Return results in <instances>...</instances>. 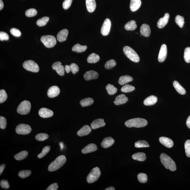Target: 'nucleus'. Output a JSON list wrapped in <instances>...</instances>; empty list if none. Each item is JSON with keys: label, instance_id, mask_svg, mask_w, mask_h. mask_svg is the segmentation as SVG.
<instances>
[{"label": "nucleus", "instance_id": "37", "mask_svg": "<svg viewBox=\"0 0 190 190\" xmlns=\"http://www.w3.org/2000/svg\"><path fill=\"white\" fill-rule=\"evenodd\" d=\"M135 147L137 148H145L149 147L148 142L145 140H140L136 142L134 144Z\"/></svg>", "mask_w": 190, "mask_h": 190}, {"label": "nucleus", "instance_id": "12", "mask_svg": "<svg viewBox=\"0 0 190 190\" xmlns=\"http://www.w3.org/2000/svg\"><path fill=\"white\" fill-rule=\"evenodd\" d=\"M52 68L56 70L57 73L60 76H63L65 74V68L61 65V63L58 61L54 63L52 65Z\"/></svg>", "mask_w": 190, "mask_h": 190}, {"label": "nucleus", "instance_id": "26", "mask_svg": "<svg viewBox=\"0 0 190 190\" xmlns=\"http://www.w3.org/2000/svg\"><path fill=\"white\" fill-rule=\"evenodd\" d=\"M86 4L87 11L92 13L96 9V4L95 0H86Z\"/></svg>", "mask_w": 190, "mask_h": 190}, {"label": "nucleus", "instance_id": "56", "mask_svg": "<svg viewBox=\"0 0 190 190\" xmlns=\"http://www.w3.org/2000/svg\"><path fill=\"white\" fill-rule=\"evenodd\" d=\"M58 185L57 183H54L49 186L46 190H57L58 188Z\"/></svg>", "mask_w": 190, "mask_h": 190}, {"label": "nucleus", "instance_id": "18", "mask_svg": "<svg viewBox=\"0 0 190 190\" xmlns=\"http://www.w3.org/2000/svg\"><path fill=\"white\" fill-rule=\"evenodd\" d=\"M68 33V31L67 29H64L60 31L57 35V39L60 42H64L67 39Z\"/></svg>", "mask_w": 190, "mask_h": 190}, {"label": "nucleus", "instance_id": "13", "mask_svg": "<svg viewBox=\"0 0 190 190\" xmlns=\"http://www.w3.org/2000/svg\"><path fill=\"white\" fill-rule=\"evenodd\" d=\"M60 93V90L58 86H54L50 87L47 92V95L49 97L53 98L57 96Z\"/></svg>", "mask_w": 190, "mask_h": 190}, {"label": "nucleus", "instance_id": "15", "mask_svg": "<svg viewBox=\"0 0 190 190\" xmlns=\"http://www.w3.org/2000/svg\"><path fill=\"white\" fill-rule=\"evenodd\" d=\"M98 76V74L94 70L87 71L85 73L84 76V79L87 81L97 79Z\"/></svg>", "mask_w": 190, "mask_h": 190}, {"label": "nucleus", "instance_id": "19", "mask_svg": "<svg viewBox=\"0 0 190 190\" xmlns=\"http://www.w3.org/2000/svg\"><path fill=\"white\" fill-rule=\"evenodd\" d=\"M105 125V123L103 119H98L93 121L91 126L92 129L94 130L104 126Z\"/></svg>", "mask_w": 190, "mask_h": 190}, {"label": "nucleus", "instance_id": "57", "mask_svg": "<svg viewBox=\"0 0 190 190\" xmlns=\"http://www.w3.org/2000/svg\"><path fill=\"white\" fill-rule=\"evenodd\" d=\"M5 165L4 164L1 165L0 166V175H1L3 171L5 168Z\"/></svg>", "mask_w": 190, "mask_h": 190}, {"label": "nucleus", "instance_id": "38", "mask_svg": "<svg viewBox=\"0 0 190 190\" xmlns=\"http://www.w3.org/2000/svg\"><path fill=\"white\" fill-rule=\"evenodd\" d=\"M49 19H50V18L48 17H44L38 19L37 21L36 24L39 27H43V26L46 25Z\"/></svg>", "mask_w": 190, "mask_h": 190}, {"label": "nucleus", "instance_id": "53", "mask_svg": "<svg viewBox=\"0 0 190 190\" xmlns=\"http://www.w3.org/2000/svg\"><path fill=\"white\" fill-rule=\"evenodd\" d=\"M10 33L15 37H19L21 35V32L17 29L13 28L10 30Z\"/></svg>", "mask_w": 190, "mask_h": 190}, {"label": "nucleus", "instance_id": "17", "mask_svg": "<svg viewBox=\"0 0 190 190\" xmlns=\"http://www.w3.org/2000/svg\"><path fill=\"white\" fill-rule=\"evenodd\" d=\"M98 147L96 145L94 144H89L84 148H83L82 152V154H86L88 153L93 152L97 151Z\"/></svg>", "mask_w": 190, "mask_h": 190}, {"label": "nucleus", "instance_id": "22", "mask_svg": "<svg viewBox=\"0 0 190 190\" xmlns=\"http://www.w3.org/2000/svg\"><path fill=\"white\" fill-rule=\"evenodd\" d=\"M159 141L161 143L168 148H171L174 145V142L171 139L166 137H161L159 138Z\"/></svg>", "mask_w": 190, "mask_h": 190}, {"label": "nucleus", "instance_id": "23", "mask_svg": "<svg viewBox=\"0 0 190 190\" xmlns=\"http://www.w3.org/2000/svg\"><path fill=\"white\" fill-rule=\"evenodd\" d=\"M91 130V128L89 126L85 125L78 131L77 134L78 136L82 137L90 134Z\"/></svg>", "mask_w": 190, "mask_h": 190}, {"label": "nucleus", "instance_id": "31", "mask_svg": "<svg viewBox=\"0 0 190 190\" xmlns=\"http://www.w3.org/2000/svg\"><path fill=\"white\" fill-rule=\"evenodd\" d=\"M100 59L98 55L93 53L90 54L87 59V61L89 63H96Z\"/></svg>", "mask_w": 190, "mask_h": 190}, {"label": "nucleus", "instance_id": "59", "mask_svg": "<svg viewBox=\"0 0 190 190\" xmlns=\"http://www.w3.org/2000/svg\"><path fill=\"white\" fill-rule=\"evenodd\" d=\"M187 126L190 129V116L188 117L186 122Z\"/></svg>", "mask_w": 190, "mask_h": 190}, {"label": "nucleus", "instance_id": "7", "mask_svg": "<svg viewBox=\"0 0 190 190\" xmlns=\"http://www.w3.org/2000/svg\"><path fill=\"white\" fill-rule=\"evenodd\" d=\"M31 105L27 100H24L21 102L18 105L17 111L19 114L25 115L28 114L30 111Z\"/></svg>", "mask_w": 190, "mask_h": 190}, {"label": "nucleus", "instance_id": "54", "mask_svg": "<svg viewBox=\"0 0 190 190\" xmlns=\"http://www.w3.org/2000/svg\"><path fill=\"white\" fill-rule=\"evenodd\" d=\"M9 36L5 32L1 31L0 32V40L1 41H7L9 39Z\"/></svg>", "mask_w": 190, "mask_h": 190}, {"label": "nucleus", "instance_id": "50", "mask_svg": "<svg viewBox=\"0 0 190 190\" xmlns=\"http://www.w3.org/2000/svg\"><path fill=\"white\" fill-rule=\"evenodd\" d=\"M7 120L5 118L1 116L0 117V128L2 129H4L7 126Z\"/></svg>", "mask_w": 190, "mask_h": 190}, {"label": "nucleus", "instance_id": "47", "mask_svg": "<svg viewBox=\"0 0 190 190\" xmlns=\"http://www.w3.org/2000/svg\"><path fill=\"white\" fill-rule=\"evenodd\" d=\"M37 12L36 9H30L26 11L25 15L27 17H33L37 14Z\"/></svg>", "mask_w": 190, "mask_h": 190}, {"label": "nucleus", "instance_id": "8", "mask_svg": "<svg viewBox=\"0 0 190 190\" xmlns=\"http://www.w3.org/2000/svg\"><path fill=\"white\" fill-rule=\"evenodd\" d=\"M23 67L26 70L33 72L37 73L39 71V66L34 61L27 60L23 64Z\"/></svg>", "mask_w": 190, "mask_h": 190}, {"label": "nucleus", "instance_id": "4", "mask_svg": "<svg viewBox=\"0 0 190 190\" xmlns=\"http://www.w3.org/2000/svg\"><path fill=\"white\" fill-rule=\"evenodd\" d=\"M123 50L125 56L130 60L135 62H139L140 59L138 55L131 47L126 46L124 47Z\"/></svg>", "mask_w": 190, "mask_h": 190}, {"label": "nucleus", "instance_id": "42", "mask_svg": "<svg viewBox=\"0 0 190 190\" xmlns=\"http://www.w3.org/2000/svg\"><path fill=\"white\" fill-rule=\"evenodd\" d=\"M137 179L140 183H145L148 181V177L147 174L145 173H140L138 175Z\"/></svg>", "mask_w": 190, "mask_h": 190}, {"label": "nucleus", "instance_id": "11", "mask_svg": "<svg viewBox=\"0 0 190 190\" xmlns=\"http://www.w3.org/2000/svg\"><path fill=\"white\" fill-rule=\"evenodd\" d=\"M167 54V49L166 44H162L161 46L160 52L158 56V60L159 62H162L166 59Z\"/></svg>", "mask_w": 190, "mask_h": 190}, {"label": "nucleus", "instance_id": "6", "mask_svg": "<svg viewBox=\"0 0 190 190\" xmlns=\"http://www.w3.org/2000/svg\"><path fill=\"white\" fill-rule=\"evenodd\" d=\"M101 175V171L98 167H95L92 170L87 177V181L89 183H94L98 180Z\"/></svg>", "mask_w": 190, "mask_h": 190}, {"label": "nucleus", "instance_id": "36", "mask_svg": "<svg viewBox=\"0 0 190 190\" xmlns=\"http://www.w3.org/2000/svg\"><path fill=\"white\" fill-rule=\"evenodd\" d=\"M106 88L108 94L110 95L114 94L117 91V88L110 84H108L106 87Z\"/></svg>", "mask_w": 190, "mask_h": 190}, {"label": "nucleus", "instance_id": "2", "mask_svg": "<svg viewBox=\"0 0 190 190\" xmlns=\"http://www.w3.org/2000/svg\"><path fill=\"white\" fill-rule=\"evenodd\" d=\"M125 124L126 126L128 128H139L146 126L148 124V122L145 119L142 118H135L127 120Z\"/></svg>", "mask_w": 190, "mask_h": 190}, {"label": "nucleus", "instance_id": "40", "mask_svg": "<svg viewBox=\"0 0 190 190\" xmlns=\"http://www.w3.org/2000/svg\"><path fill=\"white\" fill-rule=\"evenodd\" d=\"M48 135L45 133H40L37 134L35 136V139L36 140L39 141H43L46 140L48 138Z\"/></svg>", "mask_w": 190, "mask_h": 190}, {"label": "nucleus", "instance_id": "34", "mask_svg": "<svg viewBox=\"0 0 190 190\" xmlns=\"http://www.w3.org/2000/svg\"><path fill=\"white\" fill-rule=\"evenodd\" d=\"M28 154V153L27 151H23L15 155L14 157L17 160H22L27 157Z\"/></svg>", "mask_w": 190, "mask_h": 190}, {"label": "nucleus", "instance_id": "46", "mask_svg": "<svg viewBox=\"0 0 190 190\" xmlns=\"http://www.w3.org/2000/svg\"><path fill=\"white\" fill-rule=\"evenodd\" d=\"M31 171L30 170H24L19 171L18 173V176L21 178H25L29 177L31 174Z\"/></svg>", "mask_w": 190, "mask_h": 190}, {"label": "nucleus", "instance_id": "10", "mask_svg": "<svg viewBox=\"0 0 190 190\" xmlns=\"http://www.w3.org/2000/svg\"><path fill=\"white\" fill-rule=\"evenodd\" d=\"M111 27V21L108 18H106L104 21L101 28V33L102 34L105 36L108 35L109 33Z\"/></svg>", "mask_w": 190, "mask_h": 190}, {"label": "nucleus", "instance_id": "60", "mask_svg": "<svg viewBox=\"0 0 190 190\" xmlns=\"http://www.w3.org/2000/svg\"><path fill=\"white\" fill-rule=\"evenodd\" d=\"M4 7V3L2 0H0V10L2 9Z\"/></svg>", "mask_w": 190, "mask_h": 190}, {"label": "nucleus", "instance_id": "5", "mask_svg": "<svg viewBox=\"0 0 190 190\" xmlns=\"http://www.w3.org/2000/svg\"><path fill=\"white\" fill-rule=\"evenodd\" d=\"M41 41L45 46L48 48L53 47L56 44V38L52 35H44L41 37Z\"/></svg>", "mask_w": 190, "mask_h": 190}, {"label": "nucleus", "instance_id": "58", "mask_svg": "<svg viewBox=\"0 0 190 190\" xmlns=\"http://www.w3.org/2000/svg\"><path fill=\"white\" fill-rule=\"evenodd\" d=\"M65 70L66 72V73H69L70 71H71V70H70V66L68 65H66L65 66Z\"/></svg>", "mask_w": 190, "mask_h": 190}, {"label": "nucleus", "instance_id": "29", "mask_svg": "<svg viewBox=\"0 0 190 190\" xmlns=\"http://www.w3.org/2000/svg\"><path fill=\"white\" fill-rule=\"evenodd\" d=\"M173 85L176 91L179 94L181 95H184L186 94V91L185 89L183 87H182L177 81H174L173 82Z\"/></svg>", "mask_w": 190, "mask_h": 190}, {"label": "nucleus", "instance_id": "9", "mask_svg": "<svg viewBox=\"0 0 190 190\" xmlns=\"http://www.w3.org/2000/svg\"><path fill=\"white\" fill-rule=\"evenodd\" d=\"M32 130L30 126L26 124H21L16 128V132L18 134L25 135L29 134Z\"/></svg>", "mask_w": 190, "mask_h": 190}, {"label": "nucleus", "instance_id": "51", "mask_svg": "<svg viewBox=\"0 0 190 190\" xmlns=\"http://www.w3.org/2000/svg\"><path fill=\"white\" fill-rule=\"evenodd\" d=\"M70 70L72 72L73 74H75L76 73H77L79 70V68L78 66L76 65V64L75 63H72L70 64Z\"/></svg>", "mask_w": 190, "mask_h": 190}, {"label": "nucleus", "instance_id": "45", "mask_svg": "<svg viewBox=\"0 0 190 190\" xmlns=\"http://www.w3.org/2000/svg\"><path fill=\"white\" fill-rule=\"evenodd\" d=\"M184 59L187 63H190V47H187L185 49Z\"/></svg>", "mask_w": 190, "mask_h": 190}, {"label": "nucleus", "instance_id": "16", "mask_svg": "<svg viewBox=\"0 0 190 190\" xmlns=\"http://www.w3.org/2000/svg\"><path fill=\"white\" fill-rule=\"evenodd\" d=\"M169 18V14L168 13H166L163 17L159 19L157 23V26L159 28L161 29L164 27L168 22Z\"/></svg>", "mask_w": 190, "mask_h": 190}, {"label": "nucleus", "instance_id": "35", "mask_svg": "<svg viewBox=\"0 0 190 190\" xmlns=\"http://www.w3.org/2000/svg\"><path fill=\"white\" fill-rule=\"evenodd\" d=\"M94 102L93 99L90 98H86L81 100L80 104L82 107H86L92 105Z\"/></svg>", "mask_w": 190, "mask_h": 190}, {"label": "nucleus", "instance_id": "48", "mask_svg": "<svg viewBox=\"0 0 190 190\" xmlns=\"http://www.w3.org/2000/svg\"><path fill=\"white\" fill-rule=\"evenodd\" d=\"M7 93L4 90H1L0 91V103H2L5 102L7 99Z\"/></svg>", "mask_w": 190, "mask_h": 190}, {"label": "nucleus", "instance_id": "1", "mask_svg": "<svg viewBox=\"0 0 190 190\" xmlns=\"http://www.w3.org/2000/svg\"><path fill=\"white\" fill-rule=\"evenodd\" d=\"M160 160L162 165L167 169L171 171H175L177 169L175 162L171 158L164 153H162L160 155Z\"/></svg>", "mask_w": 190, "mask_h": 190}, {"label": "nucleus", "instance_id": "61", "mask_svg": "<svg viewBox=\"0 0 190 190\" xmlns=\"http://www.w3.org/2000/svg\"><path fill=\"white\" fill-rule=\"evenodd\" d=\"M115 190V188L114 187H108V188H106V189H105V190Z\"/></svg>", "mask_w": 190, "mask_h": 190}, {"label": "nucleus", "instance_id": "28", "mask_svg": "<svg viewBox=\"0 0 190 190\" xmlns=\"http://www.w3.org/2000/svg\"><path fill=\"white\" fill-rule=\"evenodd\" d=\"M133 80V78L129 76H121L119 79L118 83L120 85H123L131 82Z\"/></svg>", "mask_w": 190, "mask_h": 190}, {"label": "nucleus", "instance_id": "41", "mask_svg": "<svg viewBox=\"0 0 190 190\" xmlns=\"http://www.w3.org/2000/svg\"><path fill=\"white\" fill-rule=\"evenodd\" d=\"M135 87L130 85H126L121 88V91L124 93H128L132 92L135 90Z\"/></svg>", "mask_w": 190, "mask_h": 190}, {"label": "nucleus", "instance_id": "44", "mask_svg": "<svg viewBox=\"0 0 190 190\" xmlns=\"http://www.w3.org/2000/svg\"><path fill=\"white\" fill-rule=\"evenodd\" d=\"M50 147L49 146H47L44 147L43 149L42 152H41L40 154L38 155L37 157L38 158L41 159L44 157L46 155L48 154L50 151Z\"/></svg>", "mask_w": 190, "mask_h": 190}, {"label": "nucleus", "instance_id": "20", "mask_svg": "<svg viewBox=\"0 0 190 190\" xmlns=\"http://www.w3.org/2000/svg\"><path fill=\"white\" fill-rule=\"evenodd\" d=\"M140 31L142 36L148 37L151 35V28L148 24H144L141 26Z\"/></svg>", "mask_w": 190, "mask_h": 190}, {"label": "nucleus", "instance_id": "52", "mask_svg": "<svg viewBox=\"0 0 190 190\" xmlns=\"http://www.w3.org/2000/svg\"><path fill=\"white\" fill-rule=\"evenodd\" d=\"M73 0H65L63 3V7L65 10H67L69 8L71 5Z\"/></svg>", "mask_w": 190, "mask_h": 190}, {"label": "nucleus", "instance_id": "25", "mask_svg": "<svg viewBox=\"0 0 190 190\" xmlns=\"http://www.w3.org/2000/svg\"><path fill=\"white\" fill-rule=\"evenodd\" d=\"M141 0H131L130 7L132 11L134 12L138 10L141 5Z\"/></svg>", "mask_w": 190, "mask_h": 190}, {"label": "nucleus", "instance_id": "39", "mask_svg": "<svg viewBox=\"0 0 190 190\" xmlns=\"http://www.w3.org/2000/svg\"><path fill=\"white\" fill-rule=\"evenodd\" d=\"M175 21L176 23L180 27H183L184 24L185 23L184 18L183 16L180 15H177L175 18Z\"/></svg>", "mask_w": 190, "mask_h": 190}, {"label": "nucleus", "instance_id": "3", "mask_svg": "<svg viewBox=\"0 0 190 190\" xmlns=\"http://www.w3.org/2000/svg\"><path fill=\"white\" fill-rule=\"evenodd\" d=\"M66 160V158L65 156L62 155L58 156L49 165L48 171L52 172L59 169L65 164Z\"/></svg>", "mask_w": 190, "mask_h": 190}, {"label": "nucleus", "instance_id": "32", "mask_svg": "<svg viewBox=\"0 0 190 190\" xmlns=\"http://www.w3.org/2000/svg\"><path fill=\"white\" fill-rule=\"evenodd\" d=\"M87 46L86 45H81L79 44H77L74 46L72 48L73 52H76L77 53H82L86 50Z\"/></svg>", "mask_w": 190, "mask_h": 190}, {"label": "nucleus", "instance_id": "30", "mask_svg": "<svg viewBox=\"0 0 190 190\" xmlns=\"http://www.w3.org/2000/svg\"><path fill=\"white\" fill-rule=\"evenodd\" d=\"M132 158L139 161H144L146 159V156L143 153H138L133 155Z\"/></svg>", "mask_w": 190, "mask_h": 190}, {"label": "nucleus", "instance_id": "49", "mask_svg": "<svg viewBox=\"0 0 190 190\" xmlns=\"http://www.w3.org/2000/svg\"><path fill=\"white\" fill-rule=\"evenodd\" d=\"M185 148L187 156L190 157V140H187L185 142Z\"/></svg>", "mask_w": 190, "mask_h": 190}, {"label": "nucleus", "instance_id": "21", "mask_svg": "<svg viewBox=\"0 0 190 190\" xmlns=\"http://www.w3.org/2000/svg\"><path fill=\"white\" fill-rule=\"evenodd\" d=\"M128 100V98L124 94H122L117 96L113 102L116 105H119L126 103Z\"/></svg>", "mask_w": 190, "mask_h": 190}, {"label": "nucleus", "instance_id": "24", "mask_svg": "<svg viewBox=\"0 0 190 190\" xmlns=\"http://www.w3.org/2000/svg\"><path fill=\"white\" fill-rule=\"evenodd\" d=\"M114 140L111 137H106L101 142V145L102 148H107L111 147L114 143Z\"/></svg>", "mask_w": 190, "mask_h": 190}, {"label": "nucleus", "instance_id": "27", "mask_svg": "<svg viewBox=\"0 0 190 190\" xmlns=\"http://www.w3.org/2000/svg\"><path fill=\"white\" fill-rule=\"evenodd\" d=\"M157 101V98L154 96H151L147 97L144 101V105L151 106L154 105Z\"/></svg>", "mask_w": 190, "mask_h": 190}, {"label": "nucleus", "instance_id": "14", "mask_svg": "<svg viewBox=\"0 0 190 190\" xmlns=\"http://www.w3.org/2000/svg\"><path fill=\"white\" fill-rule=\"evenodd\" d=\"M39 114L41 117L47 118L52 117L54 113L51 110L48 108H42L39 110Z\"/></svg>", "mask_w": 190, "mask_h": 190}, {"label": "nucleus", "instance_id": "55", "mask_svg": "<svg viewBox=\"0 0 190 190\" xmlns=\"http://www.w3.org/2000/svg\"><path fill=\"white\" fill-rule=\"evenodd\" d=\"M0 185L1 188L4 189H8L10 186H9V182L7 181L3 180L1 181Z\"/></svg>", "mask_w": 190, "mask_h": 190}, {"label": "nucleus", "instance_id": "33", "mask_svg": "<svg viewBox=\"0 0 190 190\" xmlns=\"http://www.w3.org/2000/svg\"><path fill=\"white\" fill-rule=\"evenodd\" d=\"M137 27L135 21L131 20L126 24L125 25V29L127 30H135Z\"/></svg>", "mask_w": 190, "mask_h": 190}, {"label": "nucleus", "instance_id": "43", "mask_svg": "<svg viewBox=\"0 0 190 190\" xmlns=\"http://www.w3.org/2000/svg\"><path fill=\"white\" fill-rule=\"evenodd\" d=\"M116 62L114 60L111 59L106 62L105 65V67L107 70H110L115 66Z\"/></svg>", "mask_w": 190, "mask_h": 190}]
</instances>
